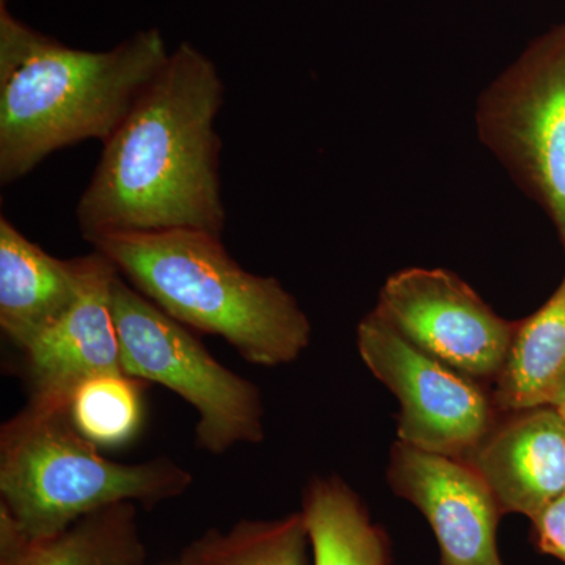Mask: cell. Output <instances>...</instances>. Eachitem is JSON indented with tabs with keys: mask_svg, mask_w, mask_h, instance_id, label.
I'll return each mask as SVG.
<instances>
[{
	"mask_svg": "<svg viewBox=\"0 0 565 565\" xmlns=\"http://www.w3.org/2000/svg\"><path fill=\"white\" fill-rule=\"evenodd\" d=\"M374 313L419 351L471 379L500 374L516 327L441 269L394 274Z\"/></svg>",
	"mask_w": 565,
	"mask_h": 565,
	"instance_id": "cell-8",
	"label": "cell"
},
{
	"mask_svg": "<svg viewBox=\"0 0 565 565\" xmlns=\"http://www.w3.org/2000/svg\"><path fill=\"white\" fill-rule=\"evenodd\" d=\"M564 403H565V397H564V401H563V403H561V404H564Z\"/></svg>",
	"mask_w": 565,
	"mask_h": 565,
	"instance_id": "cell-21",
	"label": "cell"
},
{
	"mask_svg": "<svg viewBox=\"0 0 565 565\" xmlns=\"http://www.w3.org/2000/svg\"><path fill=\"white\" fill-rule=\"evenodd\" d=\"M356 345L399 399L403 444L463 460L492 429V403L471 377L419 351L374 311L360 322Z\"/></svg>",
	"mask_w": 565,
	"mask_h": 565,
	"instance_id": "cell-7",
	"label": "cell"
},
{
	"mask_svg": "<svg viewBox=\"0 0 565 565\" xmlns=\"http://www.w3.org/2000/svg\"><path fill=\"white\" fill-rule=\"evenodd\" d=\"M225 84L215 63L182 41L106 143L76 207L87 243L114 234L223 233Z\"/></svg>",
	"mask_w": 565,
	"mask_h": 565,
	"instance_id": "cell-1",
	"label": "cell"
},
{
	"mask_svg": "<svg viewBox=\"0 0 565 565\" xmlns=\"http://www.w3.org/2000/svg\"><path fill=\"white\" fill-rule=\"evenodd\" d=\"M110 308L126 374L178 394L199 415L195 444L221 456L237 445L266 437L258 386L211 355L191 329L156 307L120 273L110 289Z\"/></svg>",
	"mask_w": 565,
	"mask_h": 565,
	"instance_id": "cell-5",
	"label": "cell"
},
{
	"mask_svg": "<svg viewBox=\"0 0 565 565\" xmlns=\"http://www.w3.org/2000/svg\"><path fill=\"white\" fill-rule=\"evenodd\" d=\"M533 523L539 548L565 563V494L546 505Z\"/></svg>",
	"mask_w": 565,
	"mask_h": 565,
	"instance_id": "cell-18",
	"label": "cell"
},
{
	"mask_svg": "<svg viewBox=\"0 0 565 565\" xmlns=\"http://www.w3.org/2000/svg\"><path fill=\"white\" fill-rule=\"evenodd\" d=\"M302 512L277 520H241L228 531L207 530L185 546L181 565H307Z\"/></svg>",
	"mask_w": 565,
	"mask_h": 565,
	"instance_id": "cell-15",
	"label": "cell"
},
{
	"mask_svg": "<svg viewBox=\"0 0 565 565\" xmlns=\"http://www.w3.org/2000/svg\"><path fill=\"white\" fill-rule=\"evenodd\" d=\"M565 397V278L531 318L516 323L493 404L505 412L557 407Z\"/></svg>",
	"mask_w": 565,
	"mask_h": 565,
	"instance_id": "cell-13",
	"label": "cell"
},
{
	"mask_svg": "<svg viewBox=\"0 0 565 565\" xmlns=\"http://www.w3.org/2000/svg\"><path fill=\"white\" fill-rule=\"evenodd\" d=\"M388 481L433 526L444 565H503L497 546L501 511L470 465L397 441Z\"/></svg>",
	"mask_w": 565,
	"mask_h": 565,
	"instance_id": "cell-9",
	"label": "cell"
},
{
	"mask_svg": "<svg viewBox=\"0 0 565 565\" xmlns=\"http://www.w3.org/2000/svg\"><path fill=\"white\" fill-rule=\"evenodd\" d=\"M143 385L126 373L88 379L71 397V418L98 448L131 444L143 424Z\"/></svg>",
	"mask_w": 565,
	"mask_h": 565,
	"instance_id": "cell-16",
	"label": "cell"
},
{
	"mask_svg": "<svg viewBox=\"0 0 565 565\" xmlns=\"http://www.w3.org/2000/svg\"><path fill=\"white\" fill-rule=\"evenodd\" d=\"M478 128L565 244V25L487 88Z\"/></svg>",
	"mask_w": 565,
	"mask_h": 565,
	"instance_id": "cell-6",
	"label": "cell"
},
{
	"mask_svg": "<svg viewBox=\"0 0 565 565\" xmlns=\"http://www.w3.org/2000/svg\"><path fill=\"white\" fill-rule=\"evenodd\" d=\"M557 411L561 412V415H563L565 419V403L557 405Z\"/></svg>",
	"mask_w": 565,
	"mask_h": 565,
	"instance_id": "cell-20",
	"label": "cell"
},
{
	"mask_svg": "<svg viewBox=\"0 0 565 565\" xmlns=\"http://www.w3.org/2000/svg\"><path fill=\"white\" fill-rule=\"evenodd\" d=\"M172 51L152 28L107 51L66 46L0 9V182L13 184L52 152L106 143Z\"/></svg>",
	"mask_w": 565,
	"mask_h": 565,
	"instance_id": "cell-2",
	"label": "cell"
},
{
	"mask_svg": "<svg viewBox=\"0 0 565 565\" xmlns=\"http://www.w3.org/2000/svg\"><path fill=\"white\" fill-rule=\"evenodd\" d=\"M192 482L191 471L169 457L107 459L79 433L66 405L29 401L0 429V508L31 542L111 505L172 500Z\"/></svg>",
	"mask_w": 565,
	"mask_h": 565,
	"instance_id": "cell-4",
	"label": "cell"
},
{
	"mask_svg": "<svg viewBox=\"0 0 565 565\" xmlns=\"http://www.w3.org/2000/svg\"><path fill=\"white\" fill-rule=\"evenodd\" d=\"M141 557H143V550L134 527L103 557L98 565H141Z\"/></svg>",
	"mask_w": 565,
	"mask_h": 565,
	"instance_id": "cell-19",
	"label": "cell"
},
{
	"mask_svg": "<svg viewBox=\"0 0 565 565\" xmlns=\"http://www.w3.org/2000/svg\"><path fill=\"white\" fill-rule=\"evenodd\" d=\"M84 256L58 259L0 217V329L24 352L79 299Z\"/></svg>",
	"mask_w": 565,
	"mask_h": 565,
	"instance_id": "cell-12",
	"label": "cell"
},
{
	"mask_svg": "<svg viewBox=\"0 0 565 565\" xmlns=\"http://www.w3.org/2000/svg\"><path fill=\"white\" fill-rule=\"evenodd\" d=\"M511 414L463 462L484 479L501 514L533 520L565 494V419L553 405Z\"/></svg>",
	"mask_w": 565,
	"mask_h": 565,
	"instance_id": "cell-11",
	"label": "cell"
},
{
	"mask_svg": "<svg viewBox=\"0 0 565 565\" xmlns=\"http://www.w3.org/2000/svg\"><path fill=\"white\" fill-rule=\"evenodd\" d=\"M302 515L315 565H386L384 531L373 525L359 497L340 478L313 479Z\"/></svg>",
	"mask_w": 565,
	"mask_h": 565,
	"instance_id": "cell-14",
	"label": "cell"
},
{
	"mask_svg": "<svg viewBox=\"0 0 565 565\" xmlns=\"http://www.w3.org/2000/svg\"><path fill=\"white\" fill-rule=\"evenodd\" d=\"M90 245L163 313L188 329L217 334L245 362L280 366L310 344V319L297 300L277 278L245 270L221 234H114Z\"/></svg>",
	"mask_w": 565,
	"mask_h": 565,
	"instance_id": "cell-3",
	"label": "cell"
},
{
	"mask_svg": "<svg viewBox=\"0 0 565 565\" xmlns=\"http://www.w3.org/2000/svg\"><path fill=\"white\" fill-rule=\"evenodd\" d=\"M134 515V503L111 505L84 516L54 537L25 541L0 553V565H98L136 527Z\"/></svg>",
	"mask_w": 565,
	"mask_h": 565,
	"instance_id": "cell-17",
	"label": "cell"
},
{
	"mask_svg": "<svg viewBox=\"0 0 565 565\" xmlns=\"http://www.w3.org/2000/svg\"><path fill=\"white\" fill-rule=\"evenodd\" d=\"M118 269L102 252L84 255L79 299L24 352L29 401L70 407L74 392L88 379L125 373L120 340L110 308Z\"/></svg>",
	"mask_w": 565,
	"mask_h": 565,
	"instance_id": "cell-10",
	"label": "cell"
}]
</instances>
